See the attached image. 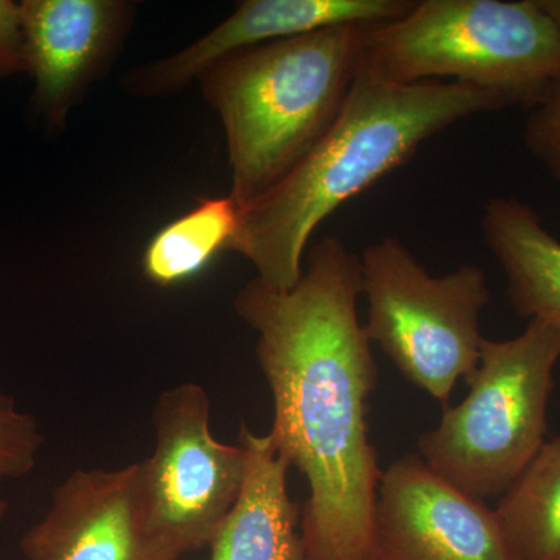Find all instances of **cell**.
<instances>
[{
    "label": "cell",
    "instance_id": "obj_1",
    "mask_svg": "<svg viewBox=\"0 0 560 560\" xmlns=\"http://www.w3.org/2000/svg\"><path fill=\"white\" fill-rule=\"evenodd\" d=\"M307 250L293 289L254 278L234 308L256 334L257 361L270 386L268 436L308 485L301 517L308 559L377 560L383 471L368 410L378 370L357 313L360 260L335 235Z\"/></svg>",
    "mask_w": 560,
    "mask_h": 560
},
{
    "label": "cell",
    "instance_id": "obj_2",
    "mask_svg": "<svg viewBox=\"0 0 560 560\" xmlns=\"http://www.w3.org/2000/svg\"><path fill=\"white\" fill-rule=\"evenodd\" d=\"M508 105L492 92L455 81L396 84L360 69L329 132L260 200L242 209L232 253L276 290L301 279L312 235L335 210L415 156L452 125Z\"/></svg>",
    "mask_w": 560,
    "mask_h": 560
},
{
    "label": "cell",
    "instance_id": "obj_3",
    "mask_svg": "<svg viewBox=\"0 0 560 560\" xmlns=\"http://www.w3.org/2000/svg\"><path fill=\"white\" fill-rule=\"evenodd\" d=\"M372 25L350 24L235 51L200 77L228 142L241 208L275 189L329 132L348 101Z\"/></svg>",
    "mask_w": 560,
    "mask_h": 560
},
{
    "label": "cell",
    "instance_id": "obj_4",
    "mask_svg": "<svg viewBox=\"0 0 560 560\" xmlns=\"http://www.w3.org/2000/svg\"><path fill=\"white\" fill-rule=\"evenodd\" d=\"M361 68L386 83L448 79L529 110L560 88V35L537 0H420L372 25Z\"/></svg>",
    "mask_w": 560,
    "mask_h": 560
},
{
    "label": "cell",
    "instance_id": "obj_5",
    "mask_svg": "<svg viewBox=\"0 0 560 560\" xmlns=\"http://www.w3.org/2000/svg\"><path fill=\"white\" fill-rule=\"evenodd\" d=\"M560 334L541 320L511 340L482 342L469 394L418 440L431 470L475 499H497L544 447Z\"/></svg>",
    "mask_w": 560,
    "mask_h": 560
},
{
    "label": "cell",
    "instance_id": "obj_6",
    "mask_svg": "<svg viewBox=\"0 0 560 560\" xmlns=\"http://www.w3.org/2000/svg\"><path fill=\"white\" fill-rule=\"evenodd\" d=\"M359 260L371 345L405 381L447 407L456 383L480 361L481 313L490 301L486 272L463 264L436 278L393 235L370 243Z\"/></svg>",
    "mask_w": 560,
    "mask_h": 560
},
{
    "label": "cell",
    "instance_id": "obj_7",
    "mask_svg": "<svg viewBox=\"0 0 560 560\" xmlns=\"http://www.w3.org/2000/svg\"><path fill=\"white\" fill-rule=\"evenodd\" d=\"M153 455L139 463L140 493L151 534L183 558L210 547L238 495L246 452L210 429V400L198 383L164 390L154 405Z\"/></svg>",
    "mask_w": 560,
    "mask_h": 560
},
{
    "label": "cell",
    "instance_id": "obj_8",
    "mask_svg": "<svg viewBox=\"0 0 560 560\" xmlns=\"http://www.w3.org/2000/svg\"><path fill=\"white\" fill-rule=\"evenodd\" d=\"M33 117L49 132L113 68L136 20L127 0H24L20 3Z\"/></svg>",
    "mask_w": 560,
    "mask_h": 560
},
{
    "label": "cell",
    "instance_id": "obj_9",
    "mask_svg": "<svg viewBox=\"0 0 560 560\" xmlns=\"http://www.w3.org/2000/svg\"><path fill=\"white\" fill-rule=\"evenodd\" d=\"M375 550L377 560H514L495 510L444 480L418 453L383 471Z\"/></svg>",
    "mask_w": 560,
    "mask_h": 560
},
{
    "label": "cell",
    "instance_id": "obj_10",
    "mask_svg": "<svg viewBox=\"0 0 560 560\" xmlns=\"http://www.w3.org/2000/svg\"><path fill=\"white\" fill-rule=\"evenodd\" d=\"M412 5L415 0H245L190 46L127 70L120 84L131 97H168L235 51L340 25L386 24L404 18Z\"/></svg>",
    "mask_w": 560,
    "mask_h": 560
},
{
    "label": "cell",
    "instance_id": "obj_11",
    "mask_svg": "<svg viewBox=\"0 0 560 560\" xmlns=\"http://www.w3.org/2000/svg\"><path fill=\"white\" fill-rule=\"evenodd\" d=\"M21 551L27 560H179L151 534L139 463L70 474Z\"/></svg>",
    "mask_w": 560,
    "mask_h": 560
},
{
    "label": "cell",
    "instance_id": "obj_12",
    "mask_svg": "<svg viewBox=\"0 0 560 560\" xmlns=\"http://www.w3.org/2000/svg\"><path fill=\"white\" fill-rule=\"evenodd\" d=\"M238 444L248 458L245 482L210 544V560H311L287 485L290 464L268 434L253 433L246 425Z\"/></svg>",
    "mask_w": 560,
    "mask_h": 560
},
{
    "label": "cell",
    "instance_id": "obj_13",
    "mask_svg": "<svg viewBox=\"0 0 560 560\" xmlns=\"http://www.w3.org/2000/svg\"><path fill=\"white\" fill-rule=\"evenodd\" d=\"M481 234L503 270L515 313L560 334V241L536 210L518 198H490L482 206Z\"/></svg>",
    "mask_w": 560,
    "mask_h": 560
},
{
    "label": "cell",
    "instance_id": "obj_14",
    "mask_svg": "<svg viewBox=\"0 0 560 560\" xmlns=\"http://www.w3.org/2000/svg\"><path fill=\"white\" fill-rule=\"evenodd\" d=\"M514 560H560V436L545 442L495 510Z\"/></svg>",
    "mask_w": 560,
    "mask_h": 560
},
{
    "label": "cell",
    "instance_id": "obj_15",
    "mask_svg": "<svg viewBox=\"0 0 560 560\" xmlns=\"http://www.w3.org/2000/svg\"><path fill=\"white\" fill-rule=\"evenodd\" d=\"M241 217L242 208L231 195L200 198L151 238L142 257L143 275L161 287L194 278L230 248Z\"/></svg>",
    "mask_w": 560,
    "mask_h": 560
},
{
    "label": "cell",
    "instance_id": "obj_16",
    "mask_svg": "<svg viewBox=\"0 0 560 560\" xmlns=\"http://www.w3.org/2000/svg\"><path fill=\"white\" fill-rule=\"evenodd\" d=\"M43 441L38 420L0 393V485L35 469Z\"/></svg>",
    "mask_w": 560,
    "mask_h": 560
},
{
    "label": "cell",
    "instance_id": "obj_17",
    "mask_svg": "<svg viewBox=\"0 0 560 560\" xmlns=\"http://www.w3.org/2000/svg\"><path fill=\"white\" fill-rule=\"evenodd\" d=\"M523 140L529 153L560 183V88L529 109Z\"/></svg>",
    "mask_w": 560,
    "mask_h": 560
},
{
    "label": "cell",
    "instance_id": "obj_18",
    "mask_svg": "<svg viewBox=\"0 0 560 560\" xmlns=\"http://www.w3.org/2000/svg\"><path fill=\"white\" fill-rule=\"evenodd\" d=\"M27 72L21 7L11 0H0V80Z\"/></svg>",
    "mask_w": 560,
    "mask_h": 560
},
{
    "label": "cell",
    "instance_id": "obj_19",
    "mask_svg": "<svg viewBox=\"0 0 560 560\" xmlns=\"http://www.w3.org/2000/svg\"><path fill=\"white\" fill-rule=\"evenodd\" d=\"M541 11L550 18L552 25L560 35V0H537Z\"/></svg>",
    "mask_w": 560,
    "mask_h": 560
},
{
    "label": "cell",
    "instance_id": "obj_20",
    "mask_svg": "<svg viewBox=\"0 0 560 560\" xmlns=\"http://www.w3.org/2000/svg\"><path fill=\"white\" fill-rule=\"evenodd\" d=\"M7 511H9V503L0 495V521H3V517H5Z\"/></svg>",
    "mask_w": 560,
    "mask_h": 560
}]
</instances>
